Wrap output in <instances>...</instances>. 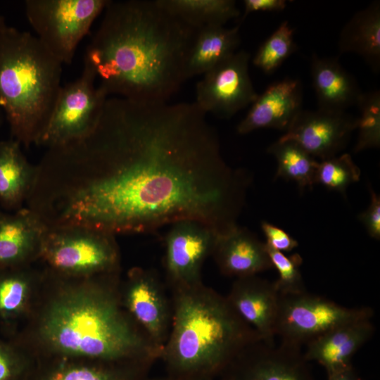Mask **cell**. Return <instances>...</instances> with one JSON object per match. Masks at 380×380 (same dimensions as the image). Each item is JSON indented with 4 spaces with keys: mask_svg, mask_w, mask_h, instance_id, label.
<instances>
[{
    "mask_svg": "<svg viewBox=\"0 0 380 380\" xmlns=\"http://www.w3.org/2000/svg\"><path fill=\"white\" fill-rule=\"evenodd\" d=\"M27 201L48 228L148 234L181 221L236 224L251 183L195 102L108 97L93 129L47 148Z\"/></svg>",
    "mask_w": 380,
    "mask_h": 380,
    "instance_id": "obj_1",
    "label": "cell"
},
{
    "mask_svg": "<svg viewBox=\"0 0 380 380\" xmlns=\"http://www.w3.org/2000/svg\"><path fill=\"white\" fill-rule=\"evenodd\" d=\"M120 272L88 277L46 268L33 310L8 338L34 360H149L160 351L122 305Z\"/></svg>",
    "mask_w": 380,
    "mask_h": 380,
    "instance_id": "obj_2",
    "label": "cell"
},
{
    "mask_svg": "<svg viewBox=\"0 0 380 380\" xmlns=\"http://www.w3.org/2000/svg\"><path fill=\"white\" fill-rule=\"evenodd\" d=\"M84 57L107 95L167 103L186 80L196 32L156 0L109 1Z\"/></svg>",
    "mask_w": 380,
    "mask_h": 380,
    "instance_id": "obj_3",
    "label": "cell"
},
{
    "mask_svg": "<svg viewBox=\"0 0 380 380\" xmlns=\"http://www.w3.org/2000/svg\"><path fill=\"white\" fill-rule=\"evenodd\" d=\"M170 291L172 322L160 358L167 374L214 379L261 341L227 297L203 282Z\"/></svg>",
    "mask_w": 380,
    "mask_h": 380,
    "instance_id": "obj_4",
    "label": "cell"
},
{
    "mask_svg": "<svg viewBox=\"0 0 380 380\" xmlns=\"http://www.w3.org/2000/svg\"><path fill=\"white\" fill-rule=\"evenodd\" d=\"M62 65L30 32L8 26L0 32V108L20 145L38 144L61 88Z\"/></svg>",
    "mask_w": 380,
    "mask_h": 380,
    "instance_id": "obj_5",
    "label": "cell"
},
{
    "mask_svg": "<svg viewBox=\"0 0 380 380\" xmlns=\"http://www.w3.org/2000/svg\"><path fill=\"white\" fill-rule=\"evenodd\" d=\"M39 260L45 268L67 277H88L121 271L115 236L84 227L47 228Z\"/></svg>",
    "mask_w": 380,
    "mask_h": 380,
    "instance_id": "obj_6",
    "label": "cell"
},
{
    "mask_svg": "<svg viewBox=\"0 0 380 380\" xmlns=\"http://www.w3.org/2000/svg\"><path fill=\"white\" fill-rule=\"evenodd\" d=\"M109 0H26L27 19L44 46L63 65L70 64L78 44Z\"/></svg>",
    "mask_w": 380,
    "mask_h": 380,
    "instance_id": "obj_7",
    "label": "cell"
},
{
    "mask_svg": "<svg viewBox=\"0 0 380 380\" xmlns=\"http://www.w3.org/2000/svg\"><path fill=\"white\" fill-rule=\"evenodd\" d=\"M374 315L369 307L347 308L306 292L280 295L275 336L281 341L301 348L329 331Z\"/></svg>",
    "mask_w": 380,
    "mask_h": 380,
    "instance_id": "obj_8",
    "label": "cell"
},
{
    "mask_svg": "<svg viewBox=\"0 0 380 380\" xmlns=\"http://www.w3.org/2000/svg\"><path fill=\"white\" fill-rule=\"evenodd\" d=\"M87 67L74 81L61 86L46 127L38 144L46 148L79 139L97 123L109 97L96 84Z\"/></svg>",
    "mask_w": 380,
    "mask_h": 380,
    "instance_id": "obj_9",
    "label": "cell"
},
{
    "mask_svg": "<svg viewBox=\"0 0 380 380\" xmlns=\"http://www.w3.org/2000/svg\"><path fill=\"white\" fill-rule=\"evenodd\" d=\"M120 293L124 308L161 355L171 329L172 306L159 274L133 267L121 280Z\"/></svg>",
    "mask_w": 380,
    "mask_h": 380,
    "instance_id": "obj_10",
    "label": "cell"
},
{
    "mask_svg": "<svg viewBox=\"0 0 380 380\" xmlns=\"http://www.w3.org/2000/svg\"><path fill=\"white\" fill-rule=\"evenodd\" d=\"M251 56L236 51L203 74L196 86L195 103L201 110L227 119L251 105L258 96L250 77Z\"/></svg>",
    "mask_w": 380,
    "mask_h": 380,
    "instance_id": "obj_11",
    "label": "cell"
},
{
    "mask_svg": "<svg viewBox=\"0 0 380 380\" xmlns=\"http://www.w3.org/2000/svg\"><path fill=\"white\" fill-rule=\"evenodd\" d=\"M217 233L194 221L170 226L165 238L163 265L170 290L203 283L202 269L212 255Z\"/></svg>",
    "mask_w": 380,
    "mask_h": 380,
    "instance_id": "obj_12",
    "label": "cell"
},
{
    "mask_svg": "<svg viewBox=\"0 0 380 380\" xmlns=\"http://www.w3.org/2000/svg\"><path fill=\"white\" fill-rule=\"evenodd\" d=\"M220 375L222 380H315L301 348L281 341L250 345Z\"/></svg>",
    "mask_w": 380,
    "mask_h": 380,
    "instance_id": "obj_13",
    "label": "cell"
},
{
    "mask_svg": "<svg viewBox=\"0 0 380 380\" xmlns=\"http://www.w3.org/2000/svg\"><path fill=\"white\" fill-rule=\"evenodd\" d=\"M356 127L357 118L345 111L302 110L279 140L294 141L322 160L337 156Z\"/></svg>",
    "mask_w": 380,
    "mask_h": 380,
    "instance_id": "obj_14",
    "label": "cell"
},
{
    "mask_svg": "<svg viewBox=\"0 0 380 380\" xmlns=\"http://www.w3.org/2000/svg\"><path fill=\"white\" fill-rule=\"evenodd\" d=\"M155 362L53 357L34 360L27 380H147Z\"/></svg>",
    "mask_w": 380,
    "mask_h": 380,
    "instance_id": "obj_15",
    "label": "cell"
},
{
    "mask_svg": "<svg viewBox=\"0 0 380 380\" xmlns=\"http://www.w3.org/2000/svg\"><path fill=\"white\" fill-rule=\"evenodd\" d=\"M302 86L298 80L285 78L270 84L251 104L237 133L273 128L286 132L302 109Z\"/></svg>",
    "mask_w": 380,
    "mask_h": 380,
    "instance_id": "obj_16",
    "label": "cell"
},
{
    "mask_svg": "<svg viewBox=\"0 0 380 380\" xmlns=\"http://www.w3.org/2000/svg\"><path fill=\"white\" fill-rule=\"evenodd\" d=\"M226 297L261 341H274L279 302V293L274 282L257 275L237 278Z\"/></svg>",
    "mask_w": 380,
    "mask_h": 380,
    "instance_id": "obj_17",
    "label": "cell"
},
{
    "mask_svg": "<svg viewBox=\"0 0 380 380\" xmlns=\"http://www.w3.org/2000/svg\"><path fill=\"white\" fill-rule=\"evenodd\" d=\"M46 226L28 208L0 211V268L32 264L39 260Z\"/></svg>",
    "mask_w": 380,
    "mask_h": 380,
    "instance_id": "obj_18",
    "label": "cell"
},
{
    "mask_svg": "<svg viewBox=\"0 0 380 380\" xmlns=\"http://www.w3.org/2000/svg\"><path fill=\"white\" fill-rule=\"evenodd\" d=\"M211 256L223 275L236 279L273 268L265 243L238 224L217 234Z\"/></svg>",
    "mask_w": 380,
    "mask_h": 380,
    "instance_id": "obj_19",
    "label": "cell"
},
{
    "mask_svg": "<svg viewBox=\"0 0 380 380\" xmlns=\"http://www.w3.org/2000/svg\"><path fill=\"white\" fill-rule=\"evenodd\" d=\"M42 279L32 265L0 268V329L9 337L32 312Z\"/></svg>",
    "mask_w": 380,
    "mask_h": 380,
    "instance_id": "obj_20",
    "label": "cell"
},
{
    "mask_svg": "<svg viewBox=\"0 0 380 380\" xmlns=\"http://www.w3.org/2000/svg\"><path fill=\"white\" fill-rule=\"evenodd\" d=\"M371 319H362L333 329L306 345L305 360L316 361L327 376L352 366L355 353L373 336Z\"/></svg>",
    "mask_w": 380,
    "mask_h": 380,
    "instance_id": "obj_21",
    "label": "cell"
},
{
    "mask_svg": "<svg viewBox=\"0 0 380 380\" xmlns=\"http://www.w3.org/2000/svg\"><path fill=\"white\" fill-rule=\"evenodd\" d=\"M310 75L319 108L345 111L357 106L363 93L336 58L319 57L314 53Z\"/></svg>",
    "mask_w": 380,
    "mask_h": 380,
    "instance_id": "obj_22",
    "label": "cell"
},
{
    "mask_svg": "<svg viewBox=\"0 0 380 380\" xmlns=\"http://www.w3.org/2000/svg\"><path fill=\"white\" fill-rule=\"evenodd\" d=\"M13 139L0 141V208L12 212L23 208L32 191L36 165Z\"/></svg>",
    "mask_w": 380,
    "mask_h": 380,
    "instance_id": "obj_23",
    "label": "cell"
},
{
    "mask_svg": "<svg viewBox=\"0 0 380 380\" xmlns=\"http://www.w3.org/2000/svg\"><path fill=\"white\" fill-rule=\"evenodd\" d=\"M341 54L360 56L377 72L380 68V3L357 11L343 27L338 42Z\"/></svg>",
    "mask_w": 380,
    "mask_h": 380,
    "instance_id": "obj_24",
    "label": "cell"
},
{
    "mask_svg": "<svg viewBox=\"0 0 380 380\" xmlns=\"http://www.w3.org/2000/svg\"><path fill=\"white\" fill-rule=\"evenodd\" d=\"M239 25H210L197 30L187 59L186 80L205 74L236 52L241 42Z\"/></svg>",
    "mask_w": 380,
    "mask_h": 380,
    "instance_id": "obj_25",
    "label": "cell"
},
{
    "mask_svg": "<svg viewBox=\"0 0 380 380\" xmlns=\"http://www.w3.org/2000/svg\"><path fill=\"white\" fill-rule=\"evenodd\" d=\"M156 2L196 30L210 25H224L240 15L234 0H156Z\"/></svg>",
    "mask_w": 380,
    "mask_h": 380,
    "instance_id": "obj_26",
    "label": "cell"
},
{
    "mask_svg": "<svg viewBox=\"0 0 380 380\" xmlns=\"http://www.w3.org/2000/svg\"><path fill=\"white\" fill-rule=\"evenodd\" d=\"M277 162L275 178L293 181L300 189L315 184L318 162L300 145L292 141L279 140L267 149Z\"/></svg>",
    "mask_w": 380,
    "mask_h": 380,
    "instance_id": "obj_27",
    "label": "cell"
},
{
    "mask_svg": "<svg viewBox=\"0 0 380 380\" xmlns=\"http://www.w3.org/2000/svg\"><path fill=\"white\" fill-rule=\"evenodd\" d=\"M296 49L294 30L287 20L261 44L253 63L266 74L274 72Z\"/></svg>",
    "mask_w": 380,
    "mask_h": 380,
    "instance_id": "obj_28",
    "label": "cell"
},
{
    "mask_svg": "<svg viewBox=\"0 0 380 380\" xmlns=\"http://www.w3.org/2000/svg\"><path fill=\"white\" fill-rule=\"evenodd\" d=\"M360 175V169L354 163L351 156L343 153L318 162L315 184H321L345 196L348 186L357 182Z\"/></svg>",
    "mask_w": 380,
    "mask_h": 380,
    "instance_id": "obj_29",
    "label": "cell"
},
{
    "mask_svg": "<svg viewBox=\"0 0 380 380\" xmlns=\"http://www.w3.org/2000/svg\"><path fill=\"white\" fill-rule=\"evenodd\" d=\"M357 106V139L353 151L359 153L380 145V93L379 90L362 93Z\"/></svg>",
    "mask_w": 380,
    "mask_h": 380,
    "instance_id": "obj_30",
    "label": "cell"
},
{
    "mask_svg": "<svg viewBox=\"0 0 380 380\" xmlns=\"http://www.w3.org/2000/svg\"><path fill=\"white\" fill-rule=\"evenodd\" d=\"M266 245V244H265ZM266 249L272 267L279 274L274 285L280 295L298 294L306 292L300 270L303 262L301 256L294 253L290 256L266 245Z\"/></svg>",
    "mask_w": 380,
    "mask_h": 380,
    "instance_id": "obj_31",
    "label": "cell"
},
{
    "mask_svg": "<svg viewBox=\"0 0 380 380\" xmlns=\"http://www.w3.org/2000/svg\"><path fill=\"white\" fill-rule=\"evenodd\" d=\"M34 364L12 341L0 338V380H27Z\"/></svg>",
    "mask_w": 380,
    "mask_h": 380,
    "instance_id": "obj_32",
    "label": "cell"
},
{
    "mask_svg": "<svg viewBox=\"0 0 380 380\" xmlns=\"http://www.w3.org/2000/svg\"><path fill=\"white\" fill-rule=\"evenodd\" d=\"M266 238L265 244L281 252H289L298 247V241L283 229L266 221L261 223Z\"/></svg>",
    "mask_w": 380,
    "mask_h": 380,
    "instance_id": "obj_33",
    "label": "cell"
},
{
    "mask_svg": "<svg viewBox=\"0 0 380 380\" xmlns=\"http://www.w3.org/2000/svg\"><path fill=\"white\" fill-rule=\"evenodd\" d=\"M370 202L367 208L361 213L358 219L367 234L373 239H380V196L369 185Z\"/></svg>",
    "mask_w": 380,
    "mask_h": 380,
    "instance_id": "obj_34",
    "label": "cell"
},
{
    "mask_svg": "<svg viewBox=\"0 0 380 380\" xmlns=\"http://www.w3.org/2000/svg\"><path fill=\"white\" fill-rule=\"evenodd\" d=\"M244 11L242 19L254 12H277L285 9V0H244Z\"/></svg>",
    "mask_w": 380,
    "mask_h": 380,
    "instance_id": "obj_35",
    "label": "cell"
},
{
    "mask_svg": "<svg viewBox=\"0 0 380 380\" xmlns=\"http://www.w3.org/2000/svg\"><path fill=\"white\" fill-rule=\"evenodd\" d=\"M327 380H361L353 365L340 372L327 376Z\"/></svg>",
    "mask_w": 380,
    "mask_h": 380,
    "instance_id": "obj_36",
    "label": "cell"
},
{
    "mask_svg": "<svg viewBox=\"0 0 380 380\" xmlns=\"http://www.w3.org/2000/svg\"><path fill=\"white\" fill-rule=\"evenodd\" d=\"M147 380H214V379L196 376H175L166 374V375L162 376L148 377Z\"/></svg>",
    "mask_w": 380,
    "mask_h": 380,
    "instance_id": "obj_37",
    "label": "cell"
},
{
    "mask_svg": "<svg viewBox=\"0 0 380 380\" xmlns=\"http://www.w3.org/2000/svg\"><path fill=\"white\" fill-rule=\"evenodd\" d=\"M4 18L0 15V32L6 27Z\"/></svg>",
    "mask_w": 380,
    "mask_h": 380,
    "instance_id": "obj_38",
    "label": "cell"
},
{
    "mask_svg": "<svg viewBox=\"0 0 380 380\" xmlns=\"http://www.w3.org/2000/svg\"><path fill=\"white\" fill-rule=\"evenodd\" d=\"M1 121H2V116H1V112H0V125L1 124Z\"/></svg>",
    "mask_w": 380,
    "mask_h": 380,
    "instance_id": "obj_39",
    "label": "cell"
},
{
    "mask_svg": "<svg viewBox=\"0 0 380 380\" xmlns=\"http://www.w3.org/2000/svg\"><path fill=\"white\" fill-rule=\"evenodd\" d=\"M1 208H0V211H1Z\"/></svg>",
    "mask_w": 380,
    "mask_h": 380,
    "instance_id": "obj_40",
    "label": "cell"
}]
</instances>
